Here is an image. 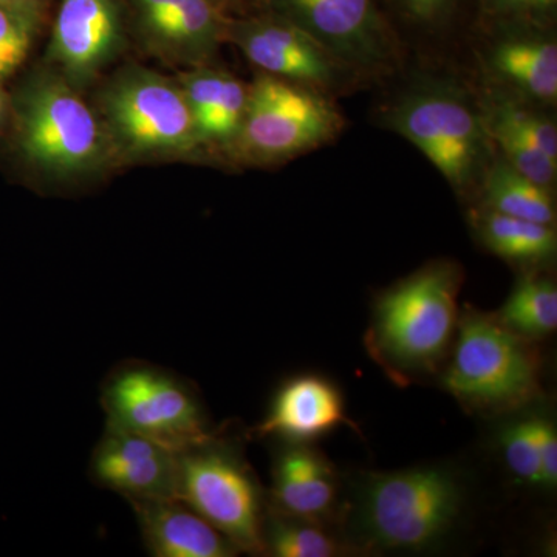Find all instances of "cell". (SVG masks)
<instances>
[{
	"label": "cell",
	"instance_id": "cell-1",
	"mask_svg": "<svg viewBox=\"0 0 557 557\" xmlns=\"http://www.w3.org/2000/svg\"><path fill=\"white\" fill-rule=\"evenodd\" d=\"M460 273L437 263L399 282L376 302L369 344L398 373L438 368L457 332Z\"/></svg>",
	"mask_w": 557,
	"mask_h": 557
},
{
	"label": "cell",
	"instance_id": "cell-2",
	"mask_svg": "<svg viewBox=\"0 0 557 557\" xmlns=\"http://www.w3.org/2000/svg\"><path fill=\"white\" fill-rule=\"evenodd\" d=\"M527 341L496 317L463 314L443 386L458 401L480 410L525 405L541 391L537 355Z\"/></svg>",
	"mask_w": 557,
	"mask_h": 557
},
{
	"label": "cell",
	"instance_id": "cell-3",
	"mask_svg": "<svg viewBox=\"0 0 557 557\" xmlns=\"http://www.w3.org/2000/svg\"><path fill=\"white\" fill-rule=\"evenodd\" d=\"M62 76L32 84L20 109L22 152L50 177L94 174L115 152L104 123Z\"/></svg>",
	"mask_w": 557,
	"mask_h": 557
},
{
	"label": "cell",
	"instance_id": "cell-4",
	"mask_svg": "<svg viewBox=\"0 0 557 557\" xmlns=\"http://www.w3.org/2000/svg\"><path fill=\"white\" fill-rule=\"evenodd\" d=\"M461 508V487L445 469L376 474L362 487L359 523L370 544L417 552L448 533Z\"/></svg>",
	"mask_w": 557,
	"mask_h": 557
},
{
	"label": "cell",
	"instance_id": "cell-5",
	"mask_svg": "<svg viewBox=\"0 0 557 557\" xmlns=\"http://www.w3.org/2000/svg\"><path fill=\"white\" fill-rule=\"evenodd\" d=\"M108 428L188 449L214 437L196 392L186 381L145 362H127L104 381Z\"/></svg>",
	"mask_w": 557,
	"mask_h": 557
},
{
	"label": "cell",
	"instance_id": "cell-6",
	"mask_svg": "<svg viewBox=\"0 0 557 557\" xmlns=\"http://www.w3.org/2000/svg\"><path fill=\"white\" fill-rule=\"evenodd\" d=\"M102 108L113 146L134 159L186 156L201 145L182 87L150 70L121 73Z\"/></svg>",
	"mask_w": 557,
	"mask_h": 557
},
{
	"label": "cell",
	"instance_id": "cell-7",
	"mask_svg": "<svg viewBox=\"0 0 557 557\" xmlns=\"http://www.w3.org/2000/svg\"><path fill=\"white\" fill-rule=\"evenodd\" d=\"M177 498L239 552H265L258 482L239 454L218 438L180 450Z\"/></svg>",
	"mask_w": 557,
	"mask_h": 557
},
{
	"label": "cell",
	"instance_id": "cell-8",
	"mask_svg": "<svg viewBox=\"0 0 557 557\" xmlns=\"http://www.w3.org/2000/svg\"><path fill=\"white\" fill-rule=\"evenodd\" d=\"M343 126L339 113L309 87L260 76L248 90L236 141L248 159L282 161L324 145Z\"/></svg>",
	"mask_w": 557,
	"mask_h": 557
},
{
	"label": "cell",
	"instance_id": "cell-9",
	"mask_svg": "<svg viewBox=\"0 0 557 557\" xmlns=\"http://www.w3.org/2000/svg\"><path fill=\"white\" fill-rule=\"evenodd\" d=\"M391 123L450 185L461 188L478 170L485 145L483 127L474 112L453 95H413L392 113Z\"/></svg>",
	"mask_w": 557,
	"mask_h": 557
},
{
	"label": "cell",
	"instance_id": "cell-10",
	"mask_svg": "<svg viewBox=\"0 0 557 557\" xmlns=\"http://www.w3.org/2000/svg\"><path fill=\"white\" fill-rule=\"evenodd\" d=\"M269 10L309 33L343 65L379 69L391 58L375 0H271Z\"/></svg>",
	"mask_w": 557,
	"mask_h": 557
},
{
	"label": "cell",
	"instance_id": "cell-11",
	"mask_svg": "<svg viewBox=\"0 0 557 557\" xmlns=\"http://www.w3.org/2000/svg\"><path fill=\"white\" fill-rule=\"evenodd\" d=\"M226 38L267 75L306 87H329L339 78L343 64L313 36L274 11L228 21Z\"/></svg>",
	"mask_w": 557,
	"mask_h": 557
},
{
	"label": "cell",
	"instance_id": "cell-12",
	"mask_svg": "<svg viewBox=\"0 0 557 557\" xmlns=\"http://www.w3.org/2000/svg\"><path fill=\"white\" fill-rule=\"evenodd\" d=\"M124 0H61L50 60L73 87L94 79L124 42Z\"/></svg>",
	"mask_w": 557,
	"mask_h": 557
},
{
	"label": "cell",
	"instance_id": "cell-13",
	"mask_svg": "<svg viewBox=\"0 0 557 557\" xmlns=\"http://www.w3.org/2000/svg\"><path fill=\"white\" fill-rule=\"evenodd\" d=\"M90 475L131 504L177 498L178 450L108 428L91 454Z\"/></svg>",
	"mask_w": 557,
	"mask_h": 557
},
{
	"label": "cell",
	"instance_id": "cell-14",
	"mask_svg": "<svg viewBox=\"0 0 557 557\" xmlns=\"http://www.w3.org/2000/svg\"><path fill=\"white\" fill-rule=\"evenodd\" d=\"M344 421L346 413L338 388L321 376L304 375L281 387L256 432L259 437L304 443L327 434Z\"/></svg>",
	"mask_w": 557,
	"mask_h": 557
},
{
	"label": "cell",
	"instance_id": "cell-15",
	"mask_svg": "<svg viewBox=\"0 0 557 557\" xmlns=\"http://www.w3.org/2000/svg\"><path fill=\"white\" fill-rule=\"evenodd\" d=\"M156 557H231L239 549L180 498L131 504Z\"/></svg>",
	"mask_w": 557,
	"mask_h": 557
},
{
	"label": "cell",
	"instance_id": "cell-16",
	"mask_svg": "<svg viewBox=\"0 0 557 557\" xmlns=\"http://www.w3.org/2000/svg\"><path fill=\"white\" fill-rule=\"evenodd\" d=\"M273 498L282 516L317 523L335 505L332 467L324 457L302 446L285 449L274 467Z\"/></svg>",
	"mask_w": 557,
	"mask_h": 557
},
{
	"label": "cell",
	"instance_id": "cell-17",
	"mask_svg": "<svg viewBox=\"0 0 557 557\" xmlns=\"http://www.w3.org/2000/svg\"><path fill=\"white\" fill-rule=\"evenodd\" d=\"M228 21L220 0H183L143 35L152 47L174 60L201 61L226 38Z\"/></svg>",
	"mask_w": 557,
	"mask_h": 557
},
{
	"label": "cell",
	"instance_id": "cell-18",
	"mask_svg": "<svg viewBox=\"0 0 557 557\" xmlns=\"http://www.w3.org/2000/svg\"><path fill=\"white\" fill-rule=\"evenodd\" d=\"M494 67L528 97L553 102L557 98V47L536 35L511 36L498 42Z\"/></svg>",
	"mask_w": 557,
	"mask_h": 557
},
{
	"label": "cell",
	"instance_id": "cell-19",
	"mask_svg": "<svg viewBox=\"0 0 557 557\" xmlns=\"http://www.w3.org/2000/svg\"><path fill=\"white\" fill-rule=\"evenodd\" d=\"M478 230L494 255L512 262H542L556 252L555 225L511 218L486 209L479 215Z\"/></svg>",
	"mask_w": 557,
	"mask_h": 557
},
{
	"label": "cell",
	"instance_id": "cell-20",
	"mask_svg": "<svg viewBox=\"0 0 557 557\" xmlns=\"http://www.w3.org/2000/svg\"><path fill=\"white\" fill-rule=\"evenodd\" d=\"M487 209L511 218L555 225L556 209L548 188L523 177L502 160L487 174L485 183Z\"/></svg>",
	"mask_w": 557,
	"mask_h": 557
},
{
	"label": "cell",
	"instance_id": "cell-21",
	"mask_svg": "<svg viewBox=\"0 0 557 557\" xmlns=\"http://www.w3.org/2000/svg\"><path fill=\"white\" fill-rule=\"evenodd\" d=\"M496 318L523 338L548 336L557 327L556 285L549 278H522Z\"/></svg>",
	"mask_w": 557,
	"mask_h": 557
},
{
	"label": "cell",
	"instance_id": "cell-22",
	"mask_svg": "<svg viewBox=\"0 0 557 557\" xmlns=\"http://www.w3.org/2000/svg\"><path fill=\"white\" fill-rule=\"evenodd\" d=\"M263 545L277 557H332L341 553L335 539L313 523L282 515L263 525Z\"/></svg>",
	"mask_w": 557,
	"mask_h": 557
},
{
	"label": "cell",
	"instance_id": "cell-23",
	"mask_svg": "<svg viewBox=\"0 0 557 557\" xmlns=\"http://www.w3.org/2000/svg\"><path fill=\"white\" fill-rule=\"evenodd\" d=\"M487 127H490L491 137L500 146L504 161H507L509 166L523 177L549 189L556 180L557 160L549 159L547 153L542 152L515 132L493 123Z\"/></svg>",
	"mask_w": 557,
	"mask_h": 557
},
{
	"label": "cell",
	"instance_id": "cell-24",
	"mask_svg": "<svg viewBox=\"0 0 557 557\" xmlns=\"http://www.w3.org/2000/svg\"><path fill=\"white\" fill-rule=\"evenodd\" d=\"M40 13L0 5V79L11 75L27 57Z\"/></svg>",
	"mask_w": 557,
	"mask_h": 557
},
{
	"label": "cell",
	"instance_id": "cell-25",
	"mask_svg": "<svg viewBox=\"0 0 557 557\" xmlns=\"http://www.w3.org/2000/svg\"><path fill=\"white\" fill-rule=\"evenodd\" d=\"M505 461L511 474L528 485L541 486L537 418L518 421L502 435Z\"/></svg>",
	"mask_w": 557,
	"mask_h": 557
},
{
	"label": "cell",
	"instance_id": "cell-26",
	"mask_svg": "<svg viewBox=\"0 0 557 557\" xmlns=\"http://www.w3.org/2000/svg\"><path fill=\"white\" fill-rule=\"evenodd\" d=\"M491 123L515 132L519 137L525 138L531 145L547 153L549 159L557 160V131L555 124L544 116L536 115L512 102H505L494 109Z\"/></svg>",
	"mask_w": 557,
	"mask_h": 557
},
{
	"label": "cell",
	"instance_id": "cell-27",
	"mask_svg": "<svg viewBox=\"0 0 557 557\" xmlns=\"http://www.w3.org/2000/svg\"><path fill=\"white\" fill-rule=\"evenodd\" d=\"M483 5L498 20L537 25L552 20L557 0H483Z\"/></svg>",
	"mask_w": 557,
	"mask_h": 557
},
{
	"label": "cell",
	"instance_id": "cell-28",
	"mask_svg": "<svg viewBox=\"0 0 557 557\" xmlns=\"http://www.w3.org/2000/svg\"><path fill=\"white\" fill-rule=\"evenodd\" d=\"M539 457H541V487L556 486L557 483V432L555 424L545 418H537Z\"/></svg>",
	"mask_w": 557,
	"mask_h": 557
},
{
	"label": "cell",
	"instance_id": "cell-29",
	"mask_svg": "<svg viewBox=\"0 0 557 557\" xmlns=\"http://www.w3.org/2000/svg\"><path fill=\"white\" fill-rule=\"evenodd\" d=\"M183 0H131L139 30L146 33L163 21Z\"/></svg>",
	"mask_w": 557,
	"mask_h": 557
},
{
	"label": "cell",
	"instance_id": "cell-30",
	"mask_svg": "<svg viewBox=\"0 0 557 557\" xmlns=\"http://www.w3.org/2000/svg\"><path fill=\"white\" fill-rule=\"evenodd\" d=\"M399 2L417 20L434 21L450 9L454 0H399Z\"/></svg>",
	"mask_w": 557,
	"mask_h": 557
},
{
	"label": "cell",
	"instance_id": "cell-31",
	"mask_svg": "<svg viewBox=\"0 0 557 557\" xmlns=\"http://www.w3.org/2000/svg\"><path fill=\"white\" fill-rule=\"evenodd\" d=\"M271 0H222V3H230L242 10H269Z\"/></svg>",
	"mask_w": 557,
	"mask_h": 557
},
{
	"label": "cell",
	"instance_id": "cell-32",
	"mask_svg": "<svg viewBox=\"0 0 557 557\" xmlns=\"http://www.w3.org/2000/svg\"><path fill=\"white\" fill-rule=\"evenodd\" d=\"M0 5L14 7V9H24L40 13L44 7V0H0Z\"/></svg>",
	"mask_w": 557,
	"mask_h": 557
},
{
	"label": "cell",
	"instance_id": "cell-33",
	"mask_svg": "<svg viewBox=\"0 0 557 557\" xmlns=\"http://www.w3.org/2000/svg\"><path fill=\"white\" fill-rule=\"evenodd\" d=\"M3 109H5V98H3L2 91H0V116H2Z\"/></svg>",
	"mask_w": 557,
	"mask_h": 557
},
{
	"label": "cell",
	"instance_id": "cell-34",
	"mask_svg": "<svg viewBox=\"0 0 557 557\" xmlns=\"http://www.w3.org/2000/svg\"><path fill=\"white\" fill-rule=\"evenodd\" d=\"M220 2H222V0H220Z\"/></svg>",
	"mask_w": 557,
	"mask_h": 557
}]
</instances>
